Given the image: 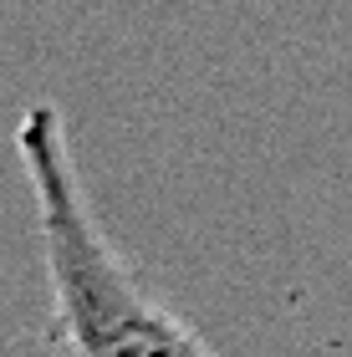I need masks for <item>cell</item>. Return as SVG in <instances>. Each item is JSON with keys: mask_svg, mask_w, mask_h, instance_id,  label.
Masks as SVG:
<instances>
[{"mask_svg": "<svg viewBox=\"0 0 352 357\" xmlns=\"http://www.w3.org/2000/svg\"><path fill=\"white\" fill-rule=\"evenodd\" d=\"M15 153L36 199L41 266L52 291L46 337L56 357H215V347L102 235L72 164L67 123L52 102L26 107L15 123Z\"/></svg>", "mask_w": 352, "mask_h": 357, "instance_id": "1", "label": "cell"}]
</instances>
